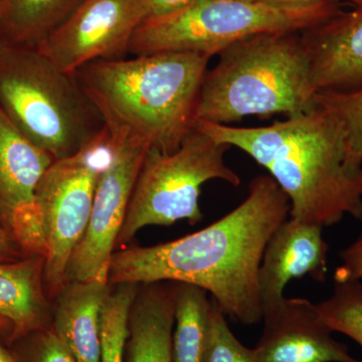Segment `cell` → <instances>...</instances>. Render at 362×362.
Masks as SVG:
<instances>
[{"instance_id": "cell-20", "label": "cell", "mask_w": 362, "mask_h": 362, "mask_svg": "<svg viewBox=\"0 0 362 362\" xmlns=\"http://www.w3.org/2000/svg\"><path fill=\"white\" fill-rule=\"evenodd\" d=\"M140 285L122 283L112 288L102 310L100 362H125L131 305Z\"/></svg>"}, {"instance_id": "cell-5", "label": "cell", "mask_w": 362, "mask_h": 362, "mask_svg": "<svg viewBox=\"0 0 362 362\" xmlns=\"http://www.w3.org/2000/svg\"><path fill=\"white\" fill-rule=\"evenodd\" d=\"M0 109L54 160L76 156L105 130L74 74L61 70L35 47L1 40Z\"/></svg>"}, {"instance_id": "cell-28", "label": "cell", "mask_w": 362, "mask_h": 362, "mask_svg": "<svg viewBox=\"0 0 362 362\" xmlns=\"http://www.w3.org/2000/svg\"><path fill=\"white\" fill-rule=\"evenodd\" d=\"M268 4H277V6H302L310 4H321V2H339L346 1L354 4L356 7H362V0H262Z\"/></svg>"}, {"instance_id": "cell-7", "label": "cell", "mask_w": 362, "mask_h": 362, "mask_svg": "<svg viewBox=\"0 0 362 362\" xmlns=\"http://www.w3.org/2000/svg\"><path fill=\"white\" fill-rule=\"evenodd\" d=\"M230 148L194 128L175 151L148 150L115 249L126 247L145 226H170L182 220L195 225L202 221L199 202L206 181L220 180L233 187L240 185V176L226 163L225 156Z\"/></svg>"}, {"instance_id": "cell-26", "label": "cell", "mask_w": 362, "mask_h": 362, "mask_svg": "<svg viewBox=\"0 0 362 362\" xmlns=\"http://www.w3.org/2000/svg\"><path fill=\"white\" fill-rule=\"evenodd\" d=\"M145 11L146 20L149 18H160L166 14L175 13L182 8L192 0H141Z\"/></svg>"}, {"instance_id": "cell-15", "label": "cell", "mask_w": 362, "mask_h": 362, "mask_svg": "<svg viewBox=\"0 0 362 362\" xmlns=\"http://www.w3.org/2000/svg\"><path fill=\"white\" fill-rule=\"evenodd\" d=\"M113 285L70 281L52 300V329L77 362H100L101 315Z\"/></svg>"}, {"instance_id": "cell-16", "label": "cell", "mask_w": 362, "mask_h": 362, "mask_svg": "<svg viewBox=\"0 0 362 362\" xmlns=\"http://www.w3.org/2000/svg\"><path fill=\"white\" fill-rule=\"evenodd\" d=\"M176 283L140 285L131 305L125 362H173Z\"/></svg>"}, {"instance_id": "cell-24", "label": "cell", "mask_w": 362, "mask_h": 362, "mask_svg": "<svg viewBox=\"0 0 362 362\" xmlns=\"http://www.w3.org/2000/svg\"><path fill=\"white\" fill-rule=\"evenodd\" d=\"M6 346L18 362H77L52 328L33 331Z\"/></svg>"}, {"instance_id": "cell-31", "label": "cell", "mask_w": 362, "mask_h": 362, "mask_svg": "<svg viewBox=\"0 0 362 362\" xmlns=\"http://www.w3.org/2000/svg\"><path fill=\"white\" fill-rule=\"evenodd\" d=\"M2 11H4V6H2V0H0V21H1L2 18Z\"/></svg>"}, {"instance_id": "cell-9", "label": "cell", "mask_w": 362, "mask_h": 362, "mask_svg": "<svg viewBox=\"0 0 362 362\" xmlns=\"http://www.w3.org/2000/svg\"><path fill=\"white\" fill-rule=\"evenodd\" d=\"M110 162L98 180L92 213L82 240L71 255L66 280L108 282L109 266L133 188L148 149L131 141H112Z\"/></svg>"}, {"instance_id": "cell-23", "label": "cell", "mask_w": 362, "mask_h": 362, "mask_svg": "<svg viewBox=\"0 0 362 362\" xmlns=\"http://www.w3.org/2000/svg\"><path fill=\"white\" fill-rule=\"evenodd\" d=\"M226 317L211 299V333L204 362H259L255 349L245 346L235 337Z\"/></svg>"}, {"instance_id": "cell-6", "label": "cell", "mask_w": 362, "mask_h": 362, "mask_svg": "<svg viewBox=\"0 0 362 362\" xmlns=\"http://www.w3.org/2000/svg\"><path fill=\"white\" fill-rule=\"evenodd\" d=\"M341 11L338 2L286 6L262 0H192L175 13L142 21L128 54L177 52L213 57L255 35L304 32Z\"/></svg>"}, {"instance_id": "cell-8", "label": "cell", "mask_w": 362, "mask_h": 362, "mask_svg": "<svg viewBox=\"0 0 362 362\" xmlns=\"http://www.w3.org/2000/svg\"><path fill=\"white\" fill-rule=\"evenodd\" d=\"M113 151L105 128L76 156L52 162L40 180L37 195L45 243L44 281L52 301L68 283L71 255L87 230L98 180Z\"/></svg>"}, {"instance_id": "cell-3", "label": "cell", "mask_w": 362, "mask_h": 362, "mask_svg": "<svg viewBox=\"0 0 362 362\" xmlns=\"http://www.w3.org/2000/svg\"><path fill=\"white\" fill-rule=\"evenodd\" d=\"M211 57L165 52L100 59L74 75L114 142L170 153L194 128L195 110Z\"/></svg>"}, {"instance_id": "cell-21", "label": "cell", "mask_w": 362, "mask_h": 362, "mask_svg": "<svg viewBox=\"0 0 362 362\" xmlns=\"http://www.w3.org/2000/svg\"><path fill=\"white\" fill-rule=\"evenodd\" d=\"M315 305L321 318L332 332L347 335L362 349L361 281H335L333 294Z\"/></svg>"}, {"instance_id": "cell-27", "label": "cell", "mask_w": 362, "mask_h": 362, "mask_svg": "<svg viewBox=\"0 0 362 362\" xmlns=\"http://www.w3.org/2000/svg\"><path fill=\"white\" fill-rule=\"evenodd\" d=\"M23 252L16 246L6 228L0 225V263L18 261L23 259Z\"/></svg>"}, {"instance_id": "cell-13", "label": "cell", "mask_w": 362, "mask_h": 362, "mask_svg": "<svg viewBox=\"0 0 362 362\" xmlns=\"http://www.w3.org/2000/svg\"><path fill=\"white\" fill-rule=\"evenodd\" d=\"M328 252L322 226L291 218L283 221L267 243L259 265L262 318L280 307L286 285L292 279L309 275L317 282H325Z\"/></svg>"}, {"instance_id": "cell-1", "label": "cell", "mask_w": 362, "mask_h": 362, "mask_svg": "<svg viewBox=\"0 0 362 362\" xmlns=\"http://www.w3.org/2000/svg\"><path fill=\"white\" fill-rule=\"evenodd\" d=\"M289 211V199L278 183L270 175L256 176L244 202L206 228L154 246L123 247L114 252L108 282L187 283L206 290L237 322L258 323L262 257Z\"/></svg>"}, {"instance_id": "cell-18", "label": "cell", "mask_w": 362, "mask_h": 362, "mask_svg": "<svg viewBox=\"0 0 362 362\" xmlns=\"http://www.w3.org/2000/svg\"><path fill=\"white\" fill-rule=\"evenodd\" d=\"M82 0H2L0 40L37 47L77 8Z\"/></svg>"}, {"instance_id": "cell-4", "label": "cell", "mask_w": 362, "mask_h": 362, "mask_svg": "<svg viewBox=\"0 0 362 362\" xmlns=\"http://www.w3.org/2000/svg\"><path fill=\"white\" fill-rule=\"evenodd\" d=\"M218 56L202 82L197 120L228 125L246 116H294L316 106L301 33L255 35Z\"/></svg>"}, {"instance_id": "cell-29", "label": "cell", "mask_w": 362, "mask_h": 362, "mask_svg": "<svg viewBox=\"0 0 362 362\" xmlns=\"http://www.w3.org/2000/svg\"><path fill=\"white\" fill-rule=\"evenodd\" d=\"M13 332V326L7 319L0 316V343L4 344Z\"/></svg>"}, {"instance_id": "cell-11", "label": "cell", "mask_w": 362, "mask_h": 362, "mask_svg": "<svg viewBox=\"0 0 362 362\" xmlns=\"http://www.w3.org/2000/svg\"><path fill=\"white\" fill-rule=\"evenodd\" d=\"M54 161L21 134L0 109V225L25 257L45 256L37 194Z\"/></svg>"}, {"instance_id": "cell-30", "label": "cell", "mask_w": 362, "mask_h": 362, "mask_svg": "<svg viewBox=\"0 0 362 362\" xmlns=\"http://www.w3.org/2000/svg\"><path fill=\"white\" fill-rule=\"evenodd\" d=\"M0 362H18L13 350L6 345L0 344Z\"/></svg>"}, {"instance_id": "cell-10", "label": "cell", "mask_w": 362, "mask_h": 362, "mask_svg": "<svg viewBox=\"0 0 362 362\" xmlns=\"http://www.w3.org/2000/svg\"><path fill=\"white\" fill-rule=\"evenodd\" d=\"M145 20L141 0H82L35 49L61 70L75 74L95 61L124 58Z\"/></svg>"}, {"instance_id": "cell-14", "label": "cell", "mask_w": 362, "mask_h": 362, "mask_svg": "<svg viewBox=\"0 0 362 362\" xmlns=\"http://www.w3.org/2000/svg\"><path fill=\"white\" fill-rule=\"evenodd\" d=\"M310 59L312 86L349 90L362 84V7L341 11L301 33Z\"/></svg>"}, {"instance_id": "cell-17", "label": "cell", "mask_w": 362, "mask_h": 362, "mask_svg": "<svg viewBox=\"0 0 362 362\" xmlns=\"http://www.w3.org/2000/svg\"><path fill=\"white\" fill-rule=\"evenodd\" d=\"M45 258L0 263V316L13 326L6 344L33 331L52 327V301L44 281Z\"/></svg>"}, {"instance_id": "cell-19", "label": "cell", "mask_w": 362, "mask_h": 362, "mask_svg": "<svg viewBox=\"0 0 362 362\" xmlns=\"http://www.w3.org/2000/svg\"><path fill=\"white\" fill-rule=\"evenodd\" d=\"M206 290L176 283L173 362H204L211 333V299Z\"/></svg>"}, {"instance_id": "cell-25", "label": "cell", "mask_w": 362, "mask_h": 362, "mask_svg": "<svg viewBox=\"0 0 362 362\" xmlns=\"http://www.w3.org/2000/svg\"><path fill=\"white\" fill-rule=\"evenodd\" d=\"M341 266L334 274V281L356 280L362 283V233L354 243L339 252Z\"/></svg>"}, {"instance_id": "cell-2", "label": "cell", "mask_w": 362, "mask_h": 362, "mask_svg": "<svg viewBox=\"0 0 362 362\" xmlns=\"http://www.w3.org/2000/svg\"><path fill=\"white\" fill-rule=\"evenodd\" d=\"M194 128L267 169L289 199L290 218L322 228L345 216L362 220V163L350 153L341 120L328 109L316 104L263 127L197 120Z\"/></svg>"}, {"instance_id": "cell-22", "label": "cell", "mask_w": 362, "mask_h": 362, "mask_svg": "<svg viewBox=\"0 0 362 362\" xmlns=\"http://www.w3.org/2000/svg\"><path fill=\"white\" fill-rule=\"evenodd\" d=\"M315 104L328 109L341 120L350 153L362 163V84L349 90L316 93Z\"/></svg>"}, {"instance_id": "cell-12", "label": "cell", "mask_w": 362, "mask_h": 362, "mask_svg": "<svg viewBox=\"0 0 362 362\" xmlns=\"http://www.w3.org/2000/svg\"><path fill=\"white\" fill-rule=\"evenodd\" d=\"M262 320L263 334L254 349L259 362H361L332 337L316 305L307 299L285 298Z\"/></svg>"}]
</instances>
